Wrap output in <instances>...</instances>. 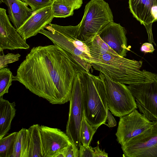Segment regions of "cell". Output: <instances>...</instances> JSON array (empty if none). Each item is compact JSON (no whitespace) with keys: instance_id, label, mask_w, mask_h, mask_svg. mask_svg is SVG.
Here are the masks:
<instances>
[{"instance_id":"obj_1","label":"cell","mask_w":157,"mask_h":157,"mask_svg":"<svg viewBox=\"0 0 157 157\" xmlns=\"http://www.w3.org/2000/svg\"><path fill=\"white\" fill-rule=\"evenodd\" d=\"M76 69L56 45L33 47L13 80L53 105L69 101Z\"/></svg>"},{"instance_id":"obj_2","label":"cell","mask_w":157,"mask_h":157,"mask_svg":"<svg viewBox=\"0 0 157 157\" xmlns=\"http://www.w3.org/2000/svg\"><path fill=\"white\" fill-rule=\"evenodd\" d=\"M86 44L90 50L91 66L112 80L128 85H138L154 80L156 74L140 70L142 61L120 56L98 35Z\"/></svg>"},{"instance_id":"obj_3","label":"cell","mask_w":157,"mask_h":157,"mask_svg":"<svg viewBox=\"0 0 157 157\" xmlns=\"http://www.w3.org/2000/svg\"><path fill=\"white\" fill-rule=\"evenodd\" d=\"M39 33L49 38L59 47L77 72H90L92 66L88 46L79 38L77 25L63 26L50 23Z\"/></svg>"},{"instance_id":"obj_4","label":"cell","mask_w":157,"mask_h":157,"mask_svg":"<svg viewBox=\"0 0 157 157\" xmlns=\"http://www.w3.org/2000/svg\"><path fill=\"white\" fill-rule=\"evenodd\" d=\"M81 83L85 118L98 129L106 121L109 109L104 84L99 76L90 72H78Z\"/></svg>"},{"instance_id":"obj_5","label":"cell","mask_w":157,"mask_h":157,"mask_svg":"<svg viewBox=\"0 0 157 157\" xmlns=\"http://www.w3.org/2000/svg\"><path fill=\"white\" fill-rule=\"evenodd\" d=\"M112 10L104 0H90L86 5L83 16L77 25L80 40L86 44L103 29L113 21Z\"/></svg>"},{"instance_id":"obj_6","label":"cell","mask_w":157,"mask_h":157,"mask_svg":"<svg viewBox=\"0 0 157 157\" xmlns=\"http://www.w3.org/2000/svg\"><path fill=\"white\" fill-rule=\"evenodd\" d=\"M98 76L104 84L108 106L112 114L120 117L137 109L135 99L127 86L101 72Z\"/></svg>"},{"instance_id":"obj_7","label":"cell","mask_w":157,"mask_h":157,"mask_svg":"<svg viewBox=\"0 0 157 157\" xmlns=\"http://www.w3.org/2000/svg\"><path fill=\"white\" fill-rule=\"evenodd\" d=\"M70 101L68 118L66 133L72 143L78 148L80 144V133L84 106L82 92L78 72L74 78Z\"/></svg>"},{"instance_id":"obj_8","label":"cell","mask_w":157,"mask_h":157,"mask_svg":"<svg viewBox=\"0 0 157 157\" xmlns=\"http://www.w3.org/2000/svg\"><path fill=\"white\" fill-rule=\"evenodd\" d=\"M126 157H157V120L147 131L121 145Z\"/></svg>"},{"instance_id":"obj_9","label":"cell","mask_w":157,"mask_h":157,"mask_svg":"<svg viewBox=\"0 0 157 157\" xmlns=\"http://www.w3.org/2000/svg\"><path fill=\"white\" fill-rule=\"evenodd\" d=\"M140 113L151 122L157 120V74L154 80L136 85H128Z\"/></svg>"},{"instance_id":"obj_10","label":"cell","mask_w":157,"mask_h":157,"mask_svg":"<svg viewBox=\"0 0 157 157\" xmlns=\"http://www.w3.org/2000/svg\"><path fill=\"white\" fill-rule=\"evenodd\" d=\"M152 125L144 116L135 109L120 117L116 133L117 140L121 145L147 130Z\"/></svg>"},{"instance_id":"obj_11","label":"cell","mask_w":157,"mask_h":157,"mask_svg":"<svg viewBox=\"0 0 157 157\" xmlns=\"http://www.w3.org/2000/svg\"><path fill=\"white\" fill-rule=\"evenodd\" d=\"M43 157H65L71 142L67 134L57 128L40 125Z\"/></svg>"},{"instance_id":"obj_12","label":"cell","mask_w":157,"mask_h":157,"mask_svg":"<svg viewBox=\"0 0 157 157\" xmlns=\"http://www.w3.org/2000/svg\"><path fill=\"white\" fill-rule=\"evenodd\" d=\"M6 10L0 8V51L5 49H28L29 45L10 21Z\"/></svg>"},{"instance_id":"obj_13","label":"cell","mask_w":157,"mask_h":157,"mask_svg":"<svg viewBox=\"0 0 157 157\" xmlns=\"http://www.w3.org/2000/svg\"><path fill=\"white\" fill-rule=\"evenodd\" d=\"M126 34L124 27L113 22L105 26L98 35L117 54L124 57L130 50L127 44Z\"/></svg>"},{"instance_id":"obj_14","label":"cell","mask_w":157,"mask_h":157,"mask_svg":"<svg viewBox=\"0 0 157 157\" xmlns=\"http://www.w3.org/2000/svg\"><path fill=\"white\" fill-rule=\"evenodd\" d=\"M54 18L52 5L37 10L33 13L24 23L18 29L17 32L23 40H26L34 36L41 30L51 23Z\"/></svg>"},{"instance_id":"obj_15","label":"cell","mask_w":157,"mask_h":157,"mask_svg":"<svg viewBox=\"0 0 157 157\" xmlns=\"http://www.w3.org/2000/svg\"><path fill=\"white\" fill-rule=\"evenodd\" d=\"M128 4L133 17L145 27L157 21V0H129Z\"/></svg>"},{"instance_id":"obj_16","label":"cell","mask_w":157,"mask_h":157,"mask_svg":"<svg viewBox=\"0 0 157 157\" xmlns=\"http://www.w3.org/2000/svg\"><path fill=\"white\" fill-rule=\"evenodd\" d=\"M8 8V17L16 30L20 28L33 11L21 0H4Z\"/></svg>"},{"instance_id":"obj_17","label":"cell","mask_w":157,"mask_h":157,"mask_svg":"<svg viewBox=\"0 0 157 157\" xmlns=\"http://www.w3.org/2000/svg\"><path fill=\"white\" fill-rule=\"evenodd\" d=\"M15 101L11 102L0 97V139L5 136L10 130L16 109Z\"/></svg>"},{"instance_id":"obj_18","label":"cell","mask_w":157,"mask_h":157,"mask_svg":"<svg viewBox=\"0 0 157 157\" xmlns=\"http://www.w3.org/2000/svg\"><path fill=\"white\" fill-rule=\"evenodd\" d=\"M29 157H43L40 125L36 124L30 126L27 130Z\"/></svg>"},{"instance_id":"obj_19","label":"cell","mask_w":157,"mask_h":157,"mask_svg":"<svg viewBox=\"0 0 157 157\" xmlns=\"http://www.w3.org/2000/svg\"><path fill=\"white\" fill-rule=\"evenodd\" d=\"M27 129L22 128L17 132L11 157H28Z\"/></svg>"},{"instance_id":"obj_20","label":"cell","mask_w":157,"mask_h":157,"mask_svg":"<svg viewBox=\"0 0 157 157\" xmlns=\"http://www.w3.org/2000/svg\"><path fill=\"white\" fill-rule=\"evenodd\" d=\"M97 129L87 121L84 111L80 130V143L86 147L90 146L93 137Z\"/></svg>"},{"instance_id":"obj_21","label":"cell","mask_w":157,"mask_h":157,"mask_svg":"<svg viewBox=\"0 0 157 157\" xmlns=\"http://www.w3.org/2000/svg\"><path fill=\"white\" fill-rule=\"evenodd\" d=\"M17 133L14 132L0 139V157H11Z\"/></svg>"},{"instance_id":"obj_22","label":"cell","mask_w":157,"mask_h":157,"mask_svg":"<svg viewBox=\"0 0 157 157\" xmlns=\"http://www.w3.org/2000/svg\"><path fill=\"white\" fill-rule=\"evenodd\" d=\"M13 76L9 68L5 67L0 69V97L8 93Z\"/></svg>"},{"instance_id":"obj_23","label":"cell","mask_w":157,"mask_h":157,"mask_svg":"<svg viewBox=\"0 0 157 157\" xmlns=\"http://www.w3.org/2000/svg\"><path fill=\"white\" fill-rule=\"evenodd\" d=\"M51 5L54 17L65 18L74 14L72 8L63 4L53 2Z\"/></svg>"},{"instance_id":"obj_24","label":"cell","mask_w":157,"mask_h":157,"mask_svg":"<svg viewBox=\"0 0 157 157\" xmlns=\"http://www.w3.org/2000/svg\"><path fill=\"white\" fill-rule=\"evenodd\" d=\"M29 6L33 11L51 5L52 0H21Z\"/></svg>"},{"instance_id":"obj_25","label":"cell","mask_w":157,"mask_h":157,"mask_svg":"<svg viewBox=\"0 0 157 157\" xmlns=\"http://www.w3.org/2000/svg\"><path fill=\"white\" fill-rule=\"evenodd\" d=\"M3 52L0 56V69L5 67L8 64L15 62L19 60L21 55L19 54H14L8 53L4 55Z\"/></svg>"},{"instance_id":"obj_26","label":"cell","mask_w":157,"mask_h":157,"mask_svg":"<svg viewBox=\"0 0 157 157\" xmlns=\"http://www.w3.org/2000/svg\"><path fill=\"white\" fill-rule=\"evenodd\" d=\"M53 2L60 3L70 7L74 10L79 9L81 6L83 0H52Z\"/></svg>"},{"instance_id":"obj_27","label":"cell","mask_w":157,"mask_h":157,"mask_svg":"<svg viewBox=\"0 0 157 157\" xmlns=\"http://www.w3.org/2000/svg\"><path fill=\"white\" fill-rule=\"evenodd\" d=\"M79 147V157H94V151L90 146L86 147L81 143Z\"/></svg>"},{"instance_id":"obj_28","label":"cell","mask_w":157,"mask_h":157,"mask_svg":"<svg viewBox=\"0 0 157 157\" xmlns=\"http://www.w3.org/2000/svg\"><path fill=\"white\" fill-rule=\"evenodd\" d=\"M78 148L73 143L67 147L66 149L65 157H79Z\"/></svg>"},{"instance_id":"obj_29","label":"cell","mask_w":157,"mask_h":157,"mask_svg":"<svg viewBox=\"0 0 157 157\" xmlns=\"http://www.w3.org/2000/svg\"><path fill=\"white\" fill-rule=\"evenodd\" d=\"M106 121L107 123L105 124L109 128L114 127L117 125V122L109 109L107 112Z\"/></svg>"},{"instance_id":"obj_30","label":"cell","mask_w":157,"mask_h":157,"mask_svg":"<svg viewBox=\"0 0 157 157\" xmlns=\"http://www.w3.org/2000/svg\"><path fill=\"white\" fill-rule=\"evenodd\" d=\"M99 145L98 143L96 147H93L94 152V157H108V154L105 152V150L102 151L100 149Z\"/></svg>"},{"instance_id":"obj_31","label":"cell","mask_w":157,"mask_h":157,"mask_svg":"<svg viewBox=\"0 0 157 157\" xmlns=\"http://www.w3.org/2000/svg\"><path fill=\"white\" fill-rule=\"evenodd\" d=\"M154 47L151 43H145L142 45L141 48L142 51L145 53H151L154 51Z\"/></svg>"},{"instance_id":"obj_32","label":"cell","mask_w":157,"mask_h":157,"mask_svg":"<svg viewBox=\"0 0 157 157\" xmlns=\"http://www.w3.org/2000/svg\"><path fill=\"white\" fill-rule=\"evenodd\" d=\"M4 1V0H0V2L1 3H2V2L3 3Z\"/></svg>"}]
</instances>
